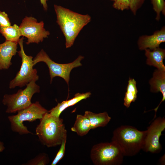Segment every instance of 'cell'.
Wrapping results in <instances>:
<instances>
[{
  "label": "cell",
  "instance_id": "obj_1",
  "mask_svg": "<svg viewBox=\"0 0 165 165\" xmlns=\"http://www.w3.org/2000/svg\"><path fill=\"white\" fill-rule=\"evenodd\" d=\"M54 9L57 23L65 37L66 47L70 48L81 30L90 21L91 17L56 5H54Z\"/></svg>",
  "mask_w": 165,
  "mask_h": 165
},
{
  "label": "cell",
  "instance_id": "obj_2",
  "mask_svg": "<svg viewBox=\"0 0 165 165\" xmlns=\"http://www.w3.org/2000/svg\"><path fill=\"white\" fill-rule=\"evenodd\" d=\"M40 121L35 129L36 134L44 145L55 147L67 138V131L62 119L51 115L48 112Z\"/></svg>",
  "mask_w": 165,
  "mask_h": 165
},
{
  "label": "cell",
  "instance_id": "obj_3",
  "mask_svg": "<svg viewBox=\"0 0 165 165\" xmlns=\"http://www.w3.org/2000/svg\"><path fill=\"white\" fill-rule=\"evenodd\" d=\"M146 130L141 131L129 125H122L116 129L112 141L116 143L124 156H132L142 149Z\"/></svg>",
  "mask_w": 165,
  "mask_h": 165
},
{
  "label": "cell",
  "instance_id": "obj_4",
  "mask_svg": "<svg viewBox=\"0 0 165 165\" xmlns=\"http://www.w3.org/2000/svg\"><path fill=\"white\" fill-rule=\"evenodd\" d=\"M124 156L119 146L112 141L94 145L90 153L91 159L95 165H120Z\"/></svg>",
  "mask_w": 165,
  "mask_h": 165
},
{
  "label": "cell",
  "instance_id": "obj_5",
  "mask_svg": "<svg viewBox=\"0 0 165 165\" xmlns=\"http://www.w3.org/2000/svg\"><path fill=\"white\" fill-rule=\"evenodd\" d=\"M48 112L41 105L39 102L32 103L27 108L17 111L16 115L8 117L11 129L13 131L20 135L32 134L24 125L23 122L25 121L32 122L37 119L40 120Z\"/></svg>",
  "mask_w": 165,
  "mask_h": 165
},
{
  "label": "cell",
  "instance_id": "obj_6",
  "mask_svg": "<svg viewBox=\"0 0 165 165\" xmlns=\"http://www.w3.org/2000/svg\"><path fill=\"white\" fill-rule=\"evenodd\" d=\"M36 82L32 81L26 85L24 89H20L15 94H5L2 101L3 104L7 106L6 112L15 113L30 106L33 95L40 91L39 86Z\"/></svg>",
  "mask_w": 165,
  "mask_h": 165
},
{
  "label": "cell",
  "instance_id": "obj_7",
  "mask_svg": "<svg viewBox=\"0 0 165 165\" xmlns=\"http://www.w3.org/2000/svg\"><path fill=\"white\" fill-rule=\"evenodd\" d=\"M84 58V57L79 55L72 62L58 63L52 60L46 53L42 49L33 59V63L34 65L40 62L46 64L49 69L51 83L54 78L58 76L64 79L68 85L71 71L74 68L82 65L81 62Z\"/></svg>",
  "mask_w": 165,
  "mask_h": 165
},
{
  "label": "cell",
  "instance_id": "obj_8",
  "mask_svg": "<svg viewBox=\"0 0 165 165\" xmlns=\"http://www.w3.org/2000/svg\"><path fill=\"white\" fill-rule=\"evenodd\" d=\"M24 38H20L18 43L20 50L18 52L19 56L21 58V65L19 71L15 78L10 82L9 88L13 89L16 86L22 87L32 81L36 82L38 80L39 77L37 71L33 68V57L27 55L24 52L23 45Z\"/></svg>",
  "mask_w": 165,
  "mask_h": 165
},
{
  "label": "cell",
  "instance_id": "obj_9",
  "mask_svg": "<svg viewBox=\"0 0 165 165\" xmlns=\"http://www.w3.org/2000/svg\"><path fill=\"white\" fill-rule=\"evenodd\" d=\"M165 129V119L164 117H158L153 120L146 130L142 150L153 153L160 152L162 146L160 142V138Z\"/></svg>",
  "mask_w": 165,
  "mask_h": 165
},
{
  "label": "cell",
  "instance_id": "obj_10",
  "mask_svg": "<svg viewBox=\"0 0 165 165\" xmlns=\"http://www.w3.org/2000/svg\"><path fill=\"white\" fill-rule=\"evenodd\" d=\"M44 27L43 21L38 22L33 17L26 16L23 20L19 28L21 35L28 38L27 44L32 43L38 44L48 37L50 33Z\"/></svg>",
  "mask_w": 165,
  "mask_h": 165
},
{
  "label": "cell",
  "instance_id": "obj_11",
  "mask_svg": "<svg viewBox=\"0 0 165 165\" xmlns=\"http://www.w3.org/2000/svg\"><path fill=\"white\" fill-rule=\"evenodd\" d=\"M165 42V28L163 27L159 31L151 35H142L139 38L138 44L139 50H152L159 47L160 44Z\"/></svg>",
  "mask_w": 165,
  "mask_h": 165
},
{
  "label": "cell",
  "instance_id": "obj_12",
  "mask_svg": "<svg viewBox=\"0 0 165 165\" xmlns=\"http://www.w3.org/2000/svg\"><path fill=\"white\" fill-rule=\"evenodd\" d=\"M17 43L6 40L0 44V70L7 69L11 65L12 58L17 52Z\"/></svg>",
  "mask_w": 165,
  "mask_h": 165
},
{
  "label": "cell",
  "instance_id": "obj_13",
  "mask_svg": "<svg viewBox=\"0 0 165 165\" xmlns=\"http://www.w3.org/2000/svg\"><path fill=\"white\" fill-rule=\"evenodd\" d=\"M150 91L153 93L160 92L162 95V99L158 105L154 109L155 112L154 119L156 118V113L160 104L165 100V70L157 69L153 73L152 78L149 81Z\"/></svg>",
  "mask_w": 165,
  "mask_h": 165
},
{
  "label": "cell",
  "instance_id": "obj_14",
  "mask_svg": "<svg viewBox=\"0 0 165 165\" xmlns=\"http://www.w3.org/2000/svg\"><path fill=\"white\" fill-rule=\"evenodd\" d=\"M145 50L147 64L153 66L158 69L165 70L163 63L165 57V49L158 47L152 50L146 49Z\"/></svg>",
  "mask_w": 165,
  "mask_h": 165
},
{
  "label": "cell",
  "instance_id": "obj_15",
  "mask_svg": "<svg viewBox=\"0 0 165 165\" xmlns=\"http://www.w3.org/2000/svg\"><path fill=\"white\" fill-rule=\"evenodd\" d=\"M84 115L89 119L91 129L98 127H104L111 119V117L106 112L96 113L86 111L85 112Z\"/></svg>",
  "mask_w": 165,
  "mask_h": 165
},
{
  "label": "cell",
  "instance_id": "obj_16",
  "mask_svg": "<svg viewBox=\"0 0 165 165\" xmlns=\"http://www.w3.org/2000/svg\"><path fill=\"white\" fill-rule=\"evenodd\" d=\"M91 129L90 122L84 115H77L76 120L71 130L75 132L79 136H83L86 135Z\"/></svg>",
  "mask_w": 165,
  "mask_h": 165
},
{
  "label": "cell",
  "instance_id": "obj_17",
  "mask_svg": "<svg viewBox=\"0 0 165 165\" xmlns=\"http://www.w3.org/2000/svg\"><path fill=\"white\" fill-rule=\"evenodd\" d=\"M138 92L136 81L134 79L130 77L124 98L123 104L126 107L129 108L131 103L135 101Z\"/></svg>",
  "mask_w": 165,
  "mask_h": 165
},
{
  "label": "cell",
  "instance_id": "obj_18",
  "mask_svg": "<svg viewBox=\"0 0 165 165\" xmlns=\"http://www.w3.org/2000/svg\"><path fill=\"white\" fill-rule=\"evenodd\" d=\"M0 32L6 41L18 42L22 36L19 26L16 24L7 27H0Z\"/></svg>",
  "mask_w": 165,
  "mask_h": 165
},
{
  "label": "cell",
  "instance_id": "obj_19",
  "mask_svg": "<svg viewBox=\"0 0 165 165\" xmlns=\"http://www.w3.org/2000/svg\"><path fill=\"white\" fill-rule=\"evenodd\" d=\"M50 161L49 156L45 153H40L34 158L28 161L23 165H46L48 164Z\"/></svg>",
  "mask_w": 165,
  "mask_h": 165
},
{
  "label": "cell",
  "instance_id": "obj_20",
  "mask_svg": "<svg viewBox=\"0 0 165 165\" xmlns=\"http://www.w3.org/2000/svg\"><path fill=\"white\" fill-rule=\"evenodd\" d=\"M90 92H88L84 93H77L75 94L74 97L72 98L63 101L65 108H67L72 106L81 101L86 99L89 98L91 95Z\"/></svg>",
  "mask_w": 165,
  "mask_h": 165
},
{
  "label": "cell",
  "instance_id": "obj_21",
  "mask_svg": "<svg viewBox=\"0 0 165 165\" xmlns=\"http://www.w3.org/2000/svg\"><path fill=\"white\" fill-rule=\"evenodd\" d=\"M153 9L156 13V19L159 20L161 12L165 13V3L164 0H151Z\"/></svg>",
  "mask_w": 165,
  "mask_h": 165
},
{
  "label": "cell",
  "instance_id": "obj_22",
  "mask_svg": "<svg viewBox=\"0 0 165 165\" xmlns=\"http://www.w3.org/2000/svg\"><path fill=\"white\" fill-rule=\"evenodd\" d=\"M67 139L63 140L61 145L60 148L53 160L51 165H56L64 157L65 151L66 144Z\"/></svg>",
  "mask_w": 165,
  "mask_h": 165
},
{
  "label": "cell",
  "instance_id": "obj_23",
  "mask_svg": "<svg viewBox=\"0 0 165 165\" xmlns=\"http://www.w3.org/2000/svg\"><path fill=\"white\" fill-rule=\"evenodd\" d=\"M130 2V0H116L113 6L116 9L123 11L129 8Z\"/></svg>",
  "mask_w": 165,
  "mask_h": 165
},
{
  "label": "cell",
  "instance_id": "obj_24",
  "mask_svg": "<svg viewBox=\"0 0 165 165\" xmlns=\"http://www.w3.org/2000/svg\"><path fill=\"white\" fill-rule=\"evenodd\" d=\"M11 26V23L7 14L4 11H0V27Z\"/></svg>",
  "mask_w": 165,
  "mask_h": 165
},
{
  "label": "cell",
  "instance_id": "obj_25",
  "mask_svg": "<svg viewBox=\"0 0 165 165\" xmlns=\"http://www.w3.org/2000/svg\"><path fill=\"white\" fill-rule=\"evenodd\" d=\"M145 0H130L129 8L135 15Z\"/></svg>",
  "mask_w": 165,
  "mask_h": 165
},
{
  "label": "cell",
  "instance_id": "obj_26",
  "mask_svg": "<svg viewBox=\"0 0 165 165\" xmlns=\"http://www.w3.org/2000/svg\"><path fill=\"white\" fill-rule=\"evenodd\" d=\"M48 0H40L41 4L42 5L44 9L46 11L48 8L47 2Z\"/></svg>",
  "mask_w": 165,
  "mask_h": 165
},
{
  "label": "cell",
  "instance_id": "obj_27",
  "mask_svg": "<svg viewBox=\"0 0 165 165\" xmlns=\"http://www.w3.org/2000/svg\"><path fill=\"white\" fill-rule=\"evenodd\" d=\"M5 149V147L3 143L0 141V152H2Z\"/></svg>",
  "mask_w": 165,
  "mask_h": 165
},
{
  "label": "cell",
  "instance_id": "obj_28",
  "mask_svg": "<svg viewBox=\"0 0 165 165\" xmlns=\"http://www.w3.org/2000/svg\"><path fill=\"white\" fill-rule=\"evenodd\" d=\"M159 162L160 163L162 164L163 165L165 164V155H163L162 157L160 159Z\"/></svg>",
  "mask_w": 165,
  "mask_h": 165
},
{
  "label": "cell",
  "instance_id": "obj_29",
  "mask_svg": "<svg viewBox=\"0 0 165 165\" xmlns=\"http://www.w3.org/2000/svg\"><path fill=\"white\" fill-rule=\"evenodd\" d=\"M111 0L113 1H114H114H115L116 0Z\"/></svg>",
  "mask_w": 165,
  "mask_h": 165
}]
</instances>
